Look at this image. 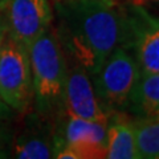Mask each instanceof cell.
Segmentation results:
<instances>
[{
	"instance_id": "6da1fadb",
	"label": "cell",
	"mask_w": 159,
	"mask_h": 159,
	"mask_svg": "<svg viewBox=\"0 0 159 159\" xmlns=\"http://www.w3.org/2000/svg\"><path fill=\"white\" fill-rule=\"evenodd\" d=\"M57 39L65 56L94 74L114 49L123 45L125 23L113 0H61L56 4Z\"/></svg>"
},
{
	"instance_id": "7a4b0ae2",
	"label": "cell",
	"mask_w": 159,
	"mask_h": 159,
	"mask_svg": "<svg viewBox=\"0 0 159 159\" xmlns=\"http://www.w3.org/2000/svg\"><path fill=\"white\" fill-rule=\"evenodd\" d=\"M36 114L56 119L64 111L66 58L54 29L41 34L28 48Z\"/></svg>"
},
{
	"instance_id": "3957f363",
	"label": "cell",
	"mask_w": 159,
	"mask_h": 159,
	"mask_svg": "<svg viewBox=\"0 0 159 159\" xmlns=\"http://www.w3.org/2000/svg\"><path fill=\"white\" fill-rule=\"evenodd\" d=\"M139 73L141 69L133 53L126 47L119 45L90 76L98 101L110 117L126 110Z\"/></svg>"
},
{
	"instance_id": "277c9868",
	"label": "cell",
	"mask_w": 159,
	"mask_h": 159,
	"mask_svg": "<svg viewBox=\"0 0 159 159\" xmlns=\"http://www.w3.org/2000/svg\"><path fill=\"white\" fill-rule=\"evenodd\" d=\"M56 152L60 159L106 158L107 125L72 116L64 110L56 118Z\"/></svg>"
},
{
	"instance_id": "5b68a950",
	"label": "cell",
	"mask_w": 159,
	"mask_h": 159,
	"mask_svg": "<svg viewBox=\"0 0 159 159\" xmlns=\"http://www.w3.org/2000/svg\"><path fill=\"white\" fill-rule=\"evenodd\" d=\"M0 98L12 111L24 113L33 102L28 49L7 32L0 48Z\"/></svg>"
},
{
	"instance_id": "8992f818",
	"label": "cell",
	"mask_w": 159,
	"mask_h": 159,
	"mask_svg": "<svg viewBox=\"0 0 159 159\" xmlns=\"http://www.w3.org/2000/svg\"><path fill=\"white\" fill-rule=\"evenodd\" d=\"M119 7L125 23L123 47L133 53L141 72L159 73V16L135 2Z\"/></svg>"
},
{
	"instance_id": "52a82bcc",
	"label": "cell",
	"mask_w": 159,
	"mask_h": 159,
	"mask_svg": "<svg viewBox=\"0 0 159 159\" xmlns=\"http://www.w3.org/2000/svg\"><path fill=\"white\" fill-rule=\"evenodd\" d=\"M4 8L8 34L27 49L52 28L53 8L49 0H8Z\"/></svg>"
},
{
	"instance_id": "ba28073f",
	"label": "cell",
	"mask_w": 159,
	"mask_h": 159,
	"mask_svg": "<svg viewBox=\"0 0 159 159\" xmlns=\"http://www.w3.org/2000/svg\"><path fill=\"white\" fill-rule=\"evenodd\" d=\"M66 58V81L64 110L89 121L107 125L110 116L101 106L94 92L90 74L76 60Z\"/></svg>"
},
{
	"instance_id": "9c48e42d",
	"label": "cell",
	"mask_w": 159,
	"mask_h": 159,
	"mask_svg": "<svg viewBox=\"0 0 159 159\" xmlns=\"http://www.w3.org/2000/svg\"><path fill=\"white\" fill-rule=\"evenodd\" d=\"M48 122V119L41 117L40 122H29V125L15 138L12 143V155L19 159L54 158L56 152L54 130H51L45 126Z\"/></svg>"
},
{
	"instance_id": "30bf717a",
	"label": "cell",
	"mask_w": 159,
	"mask_h": 159,
	"mask_svg": "<svg viewBox=\"0 0 159 159\" xmlns=\"http://www.w3.org/2000/svg\"><path fill=\"white\" fill-rule=\"evenodd\" d=\"M125 111L139 118L159 117V73H139Z\"/></svg>"
},
{
	"instance_id": "8fae6325",
	"label": "cell",
	"mask_w": 159,
	"mask_h": 159,
	"mask_svg": "<svg viewBox=\"0 0 159 159\" xmlns=\"http://www.w3.org/2000/svg\"><path fill=\"white\" fill-rule=\"evenodd\" d=\"M107 123V147L109 159H139L135 146V135L131 122L126 121L119 113H114Z\"/></svg>"
},
{
	"instance_id": "7c38bea8",
	"label": "cell",
	"mask_w": 159,
	"mask_h": 159,
	"mask_svg": "<svg viewBox=\"0 0 159 159\" xmlns=\"http://www.w3.org/2000/svg\"><path fill=\"white\" fill-rule=\"evenodd\" d=\"M139 159H159V118L137 117L131 122Z\"/></svg>"
},
{
	"instance_id": "4fadbf2b",
	"label": "cell",
	"mask_w": 159,
	"mask_h": 159,
	"mask_svg": "<svg viewBox=\"0 0 159 159\" xmlns=\"http://www.w3.org/2000/svg\"><path fill=\"white\" fill-rule=\"evenodd\" d=\"M12 116V109L6 105V102L0 98V121H4Z\"/></svg>"
},
{
	"instance_id": "5bb4252c",
	"label": "cell",
	"mask_w": 159,
	"mask_h": 159,
	"mask_svg": "<svg viewBox=\"0 0 159 159\" xmlns=\"http://www.w3.org/2000/svg\"><path fill=\"white\" fill-rule=\"evenodd\" d=\"M7 32H8V29H7L6 19H3L2 16H0V48H2L4 39H6V36H7Z\"/></svg>"
},
{
	"instance_id": "9a60e30c",
	"label": "cell",
	"mask_w": 159,
	"mask_h": 159,
	"mask_svg": "<svg viewBox=\"0 0 159 159\" xmlns=\"http://www.w3.org/2000/svg\"><path fill=\"white\" fill-rule=\"evenodd\" d=\"M7 157H8V155L6 154V151H4L3 148H2V146H0V158H7Z\"/></svg>"
},
{
	"instance_id": "2e32d148",
	"label": "cell",
	"mask_w": 159,
	"mask_h": 159,
	"mask_svg": "<svg viewBox=\"0 0 159 159\" xmlns=\"http://www.w3.org/2000/svg\"><path fill=\"white\" fill-rule=\"evenodd\" d=\"M7 2H8V0H0V8H4V7H6Z\"/></svg>"
},
{
	"instance_id": "e0dca14e",
	"label": "cell",
	"mask_w": 159,
	"mask_h": 159,
	"mask_svg": "<svg viewBox=\"0 0 159 159\" xmlns=\"http://www.w3.org/2000/svg\"><path fill=\"white\" fill-rule=\"evenodd\" d=\"M150 2H154V3H159V0H150Z\"/></svg>"
},
{
	"instance_id": "ac0fdd59",
	"label": "cell",
	"mask_w": 159,
	"mask_h": 159,
	"mask_svg": "<svg viewBox=\"0 0 159 159\" xmlns=\"http://www.w3.org/2000/svg\"><path fill=\"white\" fill-rule=\"evenodd\" d=\"M158 118H159V117H158Z\"/></svg>"
}]
</instances>
